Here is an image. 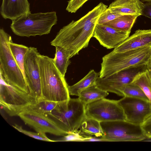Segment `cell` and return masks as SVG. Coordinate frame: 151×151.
<instances>
[{"label":"cell","instance_id":"obj_1","mask_svg":"<svg viewBox=\"0 0 151 151\" xmlns=\"http://www.w3.org/2000/svg\"><path fill=\"white\" fill-rule=\"evenodd\" d=\"M107 8V5L100 2L78 20L72 21L60 30L51 42V45L63 49L69 59L78 55L81 50L88 46L99 19Z\"/></svg>","mask_w":151,"mask_h":151},{"label":"cell","instance_id":"obj_2","mask_svg":"<svg viewBox=\"0 0 151 151\" xmlns=\"http://www.w3.org/2000/svg\"><path fill=\"white\" fill-rule=\"evenodd\" d=\"M39 66L42 100L56 102L69 100V86L55 65L53 58L40 55Z\"/></svg>","mask_w":151,"mask_h":151},{"label":"cell","instance_id":"obj_3","mask_svg":"<svg viewBox=\"0 0 151 151\" xmlns=\"http://www.w3.org/2000/svg\"><path fill=\"white\" fill-rule=\"evenodd\" d=\"M151 55V47L121 53L112 51L103 57L99 77H105L132 67L146 64Z\"/></svg>","mask_w":151,"mask_h":151},{"label":"cell","instance_id":"obj_4","mask_svg":"<svg viewBox=\"0 0 151 151\" xmlns=\"http://www.w3.org/2000/svg\"><path fill=\"white\" fill-rule=\"evenodd\" d=\"M57 21L55 12H31L12 21L10 28L13 32L19 36H41L49 33Z\"/></svg>","mask_w":151,"mask_h":151},{"label":"cell","instance_id":"obj_5","mask_svg":"<svg viewBox=\"0 0 151 151\" xmlns=\"http://www.w3.org/2000/svg\"><path fill=\"white\" fill-rule=\"evenodd\" d=\"M85 106L79 98L58 102L47 116L52 120L66 135L77 132L85 116Z\"/></svg>","mask_w":151,"mask_h":151},{"label":"cell","instance_id":"obj_6","mask_svg":"<svg viewBox=\"0 0 151 151\" xmlns=\"http://www.w3.org/2000/svg\"><path fill=\"white\" fill-rule=\"evenodd\" d=\"M11 36L0 29V74L9 84L28 93L24 77L11 51Z\"/></svg>","mask_w":151,"mask_h":151},{"label":"cell","instance_id":"obj_7","mask_svg":"<svg viewBox=\"0 0 151 151\" xmlns=\"http://www.w3.org/2000/svg\"><path fill=\"white\" fill-rule=\"evenodd\" d=\"M36 102L28 93L8 84L0 74V104L9 116H18Z\"/></svg>","mask_w":151,"mask_h":151},{"label":"cell","instance_id":"obj_8","mask_svg":"<svg viewBox=\"0 0 151 151\" xmlns=\"http://www.w3.org/2000/svg\"><path fill=\"white\" fill-rule=\"evenodd\" d=\"M104 132L101 137L105 141H140L147 138L141 125L126 120L100 122Z\"/></svg>","mask_w":151,"mask_h":151},{"label":"cell","instance_id":"obj_9","mask_svg":"<svg viewBox=\"0 0 151 151\" xmlns=\"http://www.w3.org/2000/svg\"><path fill=\"white\" fill-rule=\"evenodd\" d=\"M85 116L99 122L125 120L123 110L117 100L103 98L86 104Z\"/></svg>","mask_w":151,"mask_h":151},{"label":"cell","instance_id":"obj_10","mask_svg":"<svg viewBox=\"0 0 151 151\" xmlns=\"http://www.w3.org/2000/svg\"><path fill=\"white\" fill-rule=\"evenodd\" d=\"M40 55L37 48L29 47L24 61L25 78L28 93L36 102L42 100L39 66Z\"/></svg>","mask_w":151,"mask_h":151},{"label":"cell","instance_id":"obj_11","mask_svg":"<svg viewBox=\"0 0 151 151\" xmlns=\"http://www.w3.org/2000/svg\"><path fill=\"white\" fill-rule=\"evenodd\" d=\"M117 102L123 110L125 120L129 122L141 125L151 117V104L149 101L124 96Z\"/></svg>","mask_w":151,"mask_h":151},{"label":"cell","instance_id":"obj_12","mask_svg":"<svg viewBox=\"0 0 151 151\" xmlns=\"http://www.w3.org/2000/svg\"><path fill=\"white\" fill-rule=\"evenodd\" d=\"M146 69V65L132 67L110 76L98 78L96 83L100 88L117 94V89L122 86L131 83L139 73Z\"/></svg>","mask_w":151,"mask_h":151},{"label":"cell","instance_id":"obj_13","mask_svg":"<svg viewBox=\"0 0 151 151\" xmlns=\"http://www.w3.org/2000/svg\"><path fill=\"white\" fill-rule=\"evenodd\" d=\"M18 116L25 124L37 132L58 136L66 135L55 122L46 116L27 109L20 112Z\"/></svg>","mask_w":151,"mask_h":151},{"label":"cell","instance_id":"obj_14","mask_svg":"<svg viewBox=\"0 0 151 151\" xmlns=\"http://www.w3.org/2000/svg\"><path fill=\"white\" fill-rule=\"evenodd\" d=\"M130 32L119 30L113 27L97 24L93 37L100 45L107 49L115 48L129 36Z\"/></svg>","mask_w":151,"mask_h":151},{"label":"cell","instance_id":"obj_15","mask_svg":"<svg viewBox=\"0 0 151 151\" xmlns=\"http://www.w3.org/2000/svg\"><path fill=\"white\" fill-rule=\"evenodd\" d=\"M146 47H151V29H138L114 48L112 51L121 53Z\"/></svg>","mask_w":151,"mask_h":151},{"label":"cell","instance_id":"obj_16","mask_svg":"<svg viewBox=\"0 0 151 151\" xmlns=\"http://www.w3.org/2000/svg\"><path fill=\"white\" fill-rule=\"evenodd\" d=\"M30 13L28 0H2L0 13L4 19L12 21Z\"/></svg>","mask_w":151,"mask_h":151},{"label":"cell","instance_id":"obj_17","mask_svg":"<svg viewBox=\"0 0 151 151\" xmlns=\"http://www.w3.org/2000/svg\"><path fill=\"white\" fill-rule=\"evenodd\" d=\"M140 0H115L108 8L112 12L122 15H142L143 4Z\"/></svg>","mask_w":151,"mask_h":151},{"label":"cell","instance_id":"obj_18","mask_svg":"<svg viewBox=\"0 0 151 151\" xmlns=\"http://www.w3.org/2000/svg\"><path fill=\"white\" fill-rule=\"evenodd\" d=\"M78 131L81 136L87 138L93 137H101L104 135L100 122L86 116L82 121Z\"/></svg>","mask_w":151,"mask_h":151},{"label":"cell","instance_id":"obj_19","mask_svg":"<svg viewBox=\"0 0 151 151\" xmlns=\"http://www.w3.org/2000/svg\"><path fill=\"white\" fill-rule=\"evenodd\" d=\"M99 76V73H97L93 70H91L82 79L75 84L68 86L70 95L78 96L84 90L96 84Z\"/></svg>","mask_w":151,"mask_h":151},{"label":"cell","instance_id":"obj_20","mask_svg":"<svg viewBox=\"0 0 151 151\" xmlns=\"http://www.w3.org/2000/svg\"><path fill=\"white\" fill-rule=\"evenodd\" d=\"M108 95V92L101 89L95 84L82 91L78 98L85 106L89 103L105 98Z\"/></svg>","mask_w":151,"mask_h":151},{"label":"cell","instance_id":"obj_21","mask_svg":"<svg viewBox=\"0 0 151 151\" xmlns=\"http://www.w3.org/2000/svg\"><path fill=\"white\" fill-rule=\"evenodd\" d=\"M139 16L136 14L122 15L102 24L121 31L131 32V29Z\"/></svg>","mask_w":151,"mask_h":151},{"label":"cell","instance_id":"obj_22","mask_svg":"<svg viewBox=\"0 0 151 151\" xmlns=\"http://www.w3.org/2000/svg\"><path fill=\"white\" fill-rule=\"evenodd\" d=\"M117 94L123 97L139 98L150 101L141 88L138 85L132 83L119 87L117 89Z\"/></svg>","mask_w":151,"mask_h":151},{"label":"cell","instance_id":"obj_23","mask_svg":"<svg viewBox=\"0 0 151 151\" xmlns=\"http://www.w3.org/2000/svg\"><path fill=\"white\" fill-rule=\"evenodd\" d=\"M9 46L12 55L25 78L24 61L29 47L13 43L12 40L10 42Z\"/></svg>","mask_w":151,"mask_h":151},{"label":"cell","instance_id":"obj_24","mask_svg":"<svg viewBox=\"0 0 151 151\" xmlns=\"http://www.w3.org/2000/svg\"><path fill=\"white\" fill-rule=\"evenodd\" d=\"M55 47L56 51L55 58H53V62L60 73L65 77L71 61L63 49L59 46Z\"/></svg>","mask_w":151,"mask_h":151},{"label":"cell","instance_id":"obj_25","mask_svg":"<svg viewBox=\"0 0 151 151\" xmlns=\"http://www.w3.org/2000/svg\"><path fill=\"white\" fill-rule=\"evenodd\" d=\"M131 83L141 88L151 104V77L146 69L137 75Z\"/></svg>","mask_w":151,"mask_h":151},{"label":"cell","instance_id":"obj_26","mask_svg":"<svg viewBox=\"0 0 151 151\" xmlns=\"http://www.w3.org/2000/svg\"><path fill=\"white\" fill-rule=\"evenodd\" d=\"M58 103L42 100L36 102L27 109L47 116L51 113Z\"/></svg>","mask_w":151,"mask_h":151},{"label":"cell","instance_id":"obj_27","mask_svg":"<svg viewBox=\"0 0 151 151\" xmlns=\"http://www.w3.org/2000/svg\"><path fill=\"white\" fill-rule=\"evenodd\" d=\"M12 126L18 131L35 139L50 142H56L55 140H52L48 138L45 135V134L28 131L24 129L22 126L17 124L12 125Z\"/></svg>","mask_w":151,"mask_h":151},{"label":"cell","instance_id":"obj_28","mask_svg":"<svg viewBox=\"0 0 151 151\" xmlns=\"http://www.w3.org/2000/svg\"><path fill=\"white\" fill-rule=\"evenodd\" d=\"M121 16L122 15L112 12L107 8L99 17L97 24H103L111 21Z\"/></svg>","mask_w":151,"mask_h":151},{"label":"cell","instance_id":"obj_29","mask_svg":"<svg viewBox=\"0 0 151 151\" xmlns=\"http://www.w3.org/2000/svg\"><path fill=\"white\" fill-rule=\"evenodd\" d=\"M88 0H70L68 1L66 10L69 12L75 13Z\"/></svg>","mask_w":151,"mask_h":151},{"label":"cell","instance_id":"obj_30","mask_svg":"<svg viewBox=\"0 0 151 151\" xmlns=\"http://www.w3.org/2000/svg\"><path fill=\"white\" fill-rule=\"evenodd\" d=\"M78 130L76 132L69 134L63 136V137L58 140H55L56 142H83L84 139H87V138H85L81 136L78 133Z\"/></svg>","mask_w":151,"mask_h":151},{"label":"cell","instance_id":"obj_31","mask_svg":"<svg viewBox=\"0 0 151 151\" xmlns=\"http://www.w3.org/2000/svg\"><path fill=\"white\" fill-rule=\"evenodd\" d=\"M141 126L147 138H151V117Z\"/></svg>","mask_w":151,"mask_h":151},{"label":"cell","instance_id":"obj_32","mask_svg":"<svg viewBox=\"0 0 151 151\" xmlns=\"http://www.w3.org/2000/svg\"><path fill=\"white\" fill-rule=\"evenodd\" d=\"M145 2L143 4L142 15L151 19V2Z\"/></svg>","mask_w":151,"mask_h":151},{"label":"cell","instance_id":"obj_33","mask_svg":"<svg viewBox=\"0 0 151 151\" xmlns=\"http://www.w3.org/2000/svg\"><path fill=\"white\" fill-rule=\"evenodd\" d=\"M105 141L104 139L101 137H91L86 139L83 142H96Z\"/></svg>","mask_w":151,"mask_h":151},{"label":"cell","instance_id":"obj_34","mask_svg":"<svg viewBox=\"0 0 151 151\" xmlns=\"http://www.w3.org/2000/svg\"><path fill=\"white\" fill-rule=\"evenodd\" d=\"M146 70L151 77V55L149 60L146 64Z\"/></svg>","mask_w":151,"mask_h":151},{"label":"cell","instance_id":"obj_35","mask_svg":"<svg viewBox=\"0 0 151 151\" xmlns=\"http://www.w3.org/2000/svg\"><path fill=\"white\" fill-rule=\"evenodd\" d=\"M142 2H151V0H140Z\"/></svg>","mask_w":151,"mask_h":151},{"label":"cell","instance_id":"obj_36","mask_svg":"<svg viewBox=\"0 0 151 151\" xmlns=\"http://www.w3.org/2000/svg\"></svg>","mask_w":151,"mask_h":151}]
</instances>
